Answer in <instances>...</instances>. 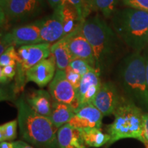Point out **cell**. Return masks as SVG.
<instances>
[{"mask_svg": "<svg viewBox=\"0 0 148 148\" xmlns=\"http://www.w3.org/2000/svg\"><path fill=\"white\" fill-rule=\"evenodd\" d=\"M116 76L128 99L140 108L148 110L145 57L136 52L127 56L120 62Z\"/></svg>", "mask_w": 148, "mask_h": 148, "instance_id": "obj_2", "label": "cell"}, {"mask_svg": "<svg viewBox=\"0 0 148 148\" xmlns=\"http://www.w3.org/2000/svg\"><path fill=\"white\" fill-rule=\"evenodd\" d=\"M75 109L71 105L53 101L52 110L49 119L57 129L69 122L75 113Z\"/></svg>", "mask_w": 148, "mask_h": 148, "instance_id": "obj_20", "label": "cell"}, {"mask_svg": "<svg viewBox=\"0 0 148 148\" xmlns=\"http://www.w3.org/2000/svg\"><path fill=\"white\" fill-rule=\"evenodd\" d=\"M65 1H66V0H47L48 3H49L51 8H52L53 10L60 6Z\"/></svg>", "mask_w": 148, "mask_h": 148, "instance_id": "obj_30", "label": "cell"}, {"mask_svg": "<svg viewBox=\"0 0 148 148\" xmlns=\"http://www.w3.org/2000/svg\"><path fill=\"white\" fill-rule=\"evenodd\" d=\"M49 92L54 101L71 105L75 110L78 108L77 90L66 79L64 70L57 69L49 84Z\"/></svg>", "mask_w": 148, "mask_h": 148, "instance_id": "obj_9", "label": "cell"}, {"mask_svg": "<svg viewBox=\"0 0 148 148\" xmlns=\"http://www.w3.org/2000/svg\"><path fill=\"white\" fill-rule=\"evenodd\" d=\"M116 86L112 82H104L101 84L92 101V104L103 116L113 114L121 100Z\"/></svg>", "mask_w": 148, "mask_h": 148, "instance_id": "obj_11", "label": "cell"}, {"mask_svg": "<svg viewBox=\"0 0 148 148\" xmlns=\"http://www.w3.org/2000/svg\"><path fill=\"white\" fill-rule=\"evenodd\" d=\"M114 121L108 126L110 144L120 139L136 138L144 143L147 140L144 134V114L142 109L128 99L121 100L114 112Z\"/></svg>", "mask_w": 148, "mask_h": 148, "instance_id": "obj_5", "label": "cell"}, {"mask_svg": "<svg viewBox=\"0 0 148 148\" xmlns=\"http://www.w3.org/2000/svg\"><path fill=\"white\" fill-rule=\"evenodd\" d=\"M146 58V77H147V82L148 84V55L145 57Z\"/></svg>", "mask_w": 148, "mask_h": 148, "instance_id": "obj_35", "label": "cell"}, {"mask_svg": "<svg viewBox=\"0 0 148 148\" xmlns=\"http://www.w3.org/2000/svg\"><path fill=\"white\" fill-rule=\"evenodd\" d=\"M79 131L85 145L90 147H101L109 143L110 140V136L103 133L101 128H88L80 130Z\"/></svg>", "mask_w": 148, "mask_h": 148, "instance_id": "obj_22", "label": "cell"}, {"mask_svg": "<svg viewBox=\"0 0 148 148\" xmlns=\"http://www.w3.org/2000/svg\"><path fill=\"white\" fill-rule=\"evenodd\" d=\"M112 27L122 42L134 52L148 47V12L127 8L112 16Z\"/></svg>", "mask_w": 148, "mask_h": 148, "instance_id": "obj_3", "label": "cell"}, {"mask_svg": "<svg viewBox=\"0 0 148 148\" xmlns=\"http://www.w3.org/2000/svg\"><path fill=\"white\" fill-rule=\"evenodd\" d=\"M82 32L93 50L95 69L101 73L107 72L118 56L119 38L99 16L86 18L82 24Z\"/></svg>", "mask_w": 148, "mask_h": 148, "instance_id": "obj_1", "label": "cell"}, {"mask_svg": "<svg viewBox=\"0 0 148 148\" xmlns=\"http://www.w3.org/2000/svg\"><path fill=\"white\" fill-rule=\"evenodd\" d=\"M40 27L36 21L14 27L1 40V55L10 46H23L41 43Z\"/></svg>", "mask_w": 148, "mask_h": 148, "instance_id": "obj_8", "label": "cell"}, {"mask_svg": "<svg viewBox=\"0 0 148 148\" xmlns=\"http://www.w3.org/2000/svg\"><path fill=\"white\" fill-rule=\"evenodd\" d=\"M40 27L42 42L51 43L58 41L64 37V26L57 10L52 14L36 21Z\"/></svg>", "mask_w": 148, "mask_h": 148, "instance_id": "obj_14", "label": "cell"}, {"mask_svg": "<svg viewBox=\"0 0 148 148\" xmlns=\"http://www.w3.org/2000/svg\"><path fill=\"white\" fill-rule=\"evenodd\" d=\"M69 1L77 9L81 18L83 21H85L84 18V3L85 0H69Z\"/></svg>", "mask_w": 148, "mask_h": 148, "instance_id": "obj_29", "label": "cell"}, {"mask_svg": "<svg viewBox=\"0 0 148 148\" xmlns=\"http://www.w3.org/2000/svg\"><path fill=\"white\" fill-rule=\"evenodd\" d=\"M18 124L24 139L42 148H54L57 142V128L51 119L36 113L26 101L16 102Z\"/></svg>", "mask_w": 148, "mask_h": 148, "instance_id": "obj_4", "label": "cell"}, {"mask_svg": "<svg viewBox=\"0 0 148 148\" xmlns=\"http://www.w3.org/2000/svg\"><path fill=\"white\" fill-rule=\"evenodd\" d=\"M17 52L15 50L14 46H10L7 48L6 50L1 55L0 57V66H3L16 64L17 62Z\"/></svg>", "mask_w": 148, "mask_h": 148, "instance_id": "obj_24", "label": "cell"}, {"mask_svg": "<svg viewBox=\"0 0 148 148\" xmlns=\"http://www.w3.org/2000/svg\"><path fill=\"white\" fill-rule=\"evenodd\" d=\"M0 148H14V143H9V142H1Z\"/></svg>", "mask_w": 148, "mask_h": 148, "instance_id": "obj_33", "label": "cell"}, {"mask_svg": "<svg viewBox=\"0 0 148 148\" xmlns=\"http://www.w3.org/2000/svg\"><path fill=\"white\" fill-rule=\"evenodd\" d=\"M69 66L82 77L85 74L95 69V68L92 67L91 65H90L86 61L80 58H75L72 60Z\"/></svg>", "mask_w": 148, "mask_h": 148, "instance_id": "obj_25", "label": "cell"}, {"mask_svg": "<svg viewBox=\"0 0 148 148\" xmlns=\"http://www.w3.org/2000/svg\"><path fill=\"white\" fill-rule=\"evenodd\" d=\"M51 54L55 59L57 69L64 71L69 66L73 58L68 47L66 36L51 45Z\"/></svg>", "mask_w": 148, "mask_h": 148, "instance_id": "obj_19", "label": "cell"}, {"mask_svg": "<svg viewBox=\"0 0 148 148\" xmlns=\"http://www.w3.org/2000/svg\"><path fill=\"white\" fill-rule=\"evenodd\" d=\"M100 74L101 72L99 70L95 69L82 77L77 90L78 108L92 103L102 84L100 79Z\"/></svg>", "mask_w": 148, "mask_h": 148, "instance_id": "obj_13", "label": "cell"}, {"mask_svg": "<svg viewBox=\"0 0 148 148\" xmlns=\"http://www.w3.org/2000/svg\"><path fill=\"white\" fill-rule=\"evenodd\" d=\"M147 148H148V147H147Z\"/></svg>", "mask_w": 148, "mask_h": 148, "instance_id": "obj_36", "label": "cell"}, {"mask_svg": "<svg viewBox=\"0 0 148 148\" xmlns=\"http://www.w3.org/2000/svg\"><path fill=\"white\" fill-rule=\"evenodd\" d=\"M103 116V114L92 103H89L76 109L73 116L68 123L79 130L101 128Z\"/></svg>", "mask_w": 148, "mask_h": 148, "instance_id": "obj_10", "label": "cell"}, {"mask_svg": "<svg viewBox=\"0 0 148 148\" xmlns=\"http://www.w3.org/2000/svg\"><path fill=\"white\" fill-rule=\"evenodd\" d=\"M66 73V79H68V81L73 85V87L75 89L78 90L79 87V85H80L81 80H82V76H81L79 73H77L76 71H75L74 70L71 69V67L69 66L66 69L64 70Z\"/></svg>", "mask_w": 148, "mask_h": 148, "instance_id": "obj_27", "label": "cell"}, {"mask_svg": "<svg viewBox=\"0 0 148 148\" xmlns=\"http://www.w3.org/2000/svg\"><path fill=\"white\" fill-rule=\"evenodd\" d=\"M45 8L44 0H10L1 14L3 20L18 23L38 16Z\"/></svg>", "mask_w": 148, "mask_h": 148, "instance_id": "obj_7", "label": "cell"}, {"mask_svg": "<svg viewBox=\"0 0 148 148\" xmlns=\"http://www.w3.org/2000/svg\"><path fill=\"white\" fill-rule=\"evenodd\" d=\"M144 121V134H145V137L148 142V113L144 114L143 116Z\"/></svg>", "mask_w": 148, "mask_h": 148, "instance_id": "obj_31", "label": "cell"}, {"mask_svg": "<svg viewBox=\"0 0 148 148\" xmlns=\"http://www.w3.org/2000/svg\"><path fill=\"white\" fill-rule=\"evenodd\" d=\"M16 75V64L0 67V79L1 83H6Z\"/></svg>", "mask_w": 148, "mask_h": 148, "instance_id": "obj_26", "label": "cell"}, {"mask_svg": "<svg viewBox=\"0 0 148 148\" xmlns=\"http://www.w3.org/2000/svg\"><path fill=\"white\" fill-rule=\"evenodd\" d=\"M14 148H34L32 146L28 145L25 142L21 141V140H18V141L14 142Z\"/></svg>", "mask_w": 148, "mask_h": 148, "instance_id": "obj_32", "label": "cell"}, {"mask_svg": "<svg viewBox=\"0 0 148 148\" xmlns=\"http://www.w3.org/2000/svg\"><path fill=\"white\" fill-rule=\"evenodd\" d=\"M10 0H0V7H1V10H3L5 8L7 4L9 3Z\"/></svg>", "mask_w": 148, "mask_h": 148, "instance_id": "obj_34", "label": "cell"}, {"mask_svg": "<svg viewBox=\"0 0 148 148\" xmlns=\"http://www.w3.org/2000/svg\"><path fill=\"white\" fill-rule=\"evenodd\" d=\"M116 0H85L84 18L86 19L92 11L99 12L106 18L114 14Z\"/></svg>", "mask_w": 148, "mask_h": 148, "instance_id": "obj_21", "label": "cell"}, {"mask_svg": "<svg viewBox=\"0 0 148 148\" xmlns=\"http://www.w3.org/2000/svg\"><path fill=\"white\" fill-rule=\"evenodd\" d=\"M57 142L59 148H86L80 131L69 123L58 128Z\"/></svg>", "mask_w": 148, "mask_h": 148, "instance_id": "obj_18", "label": "cell"}, {"mask_svg": "<svg viewBox=\"0 0 148 148\" xmlns=\"http://www.w3.org/2000/svg\"><path fill=\"white\" fill-rule=\"evenodd\" d=\"M55 10L58 11L60 16L65 36L79 29L84 22L79 16L77 9L69 2V0H66Z\"/></svg>", "mask_w": 148, "mask_h": 148, "instance_id": "obj_16", "label": "cell"}, {"mask_svg": "<svg viewBox=\"0 0 148 148\" xmlns=\"http://www.w3.org/2000/svg\"><path fill=\"white\" fill-rule=\"evenodd\" d=\"M122 2L130 8L148 12V0H122Z\"/></svg>", "mask_w": 148, "mask_h": 148, "instance_id": "obj_28", "label": "cell"}, {"mask_svg": "<svg viewBox=\"0 0 148 148\" xmlns=\"http://www.w3.org/2000/svg\"><path fill=\"white\" fill-rule=\"evenodd\" d=\"M26 102L36 113L50 117L53 100L49 92L44 90H36L29 93Z\"/></svg>", "mask_w": 148, "mask_h": 148, "instance_id": "obj_17", "label": "cell"}, {"mask_svg": "<svg viewBox=\"0 0 148 148\" xmlns=\"http://www.w3.org/2000/svg\"><path fill=\"white\" fill-rule=\"evenodd\" d=\"M66 37L73 60L75 58L82 59L86 61L92 67L95 68L93 50L87 38L82 32V27Z\"/></svg>", "mask_w": 148, "mask_h": 148, "instance_id": "obj_12", "label": "cell"}, {"mask_svg": "<svg viewBox=\"0 0 148 148\" xmlns=\"http://www.w3.org/2000/svg\"><path fill=\"white\" fill-rule=\"evenodd\" d=\"M18 121L16 120L9 121L0 127V141L14 139L16 136V127Z\"/></svg>", "mask_w": 148, "mask_h": 148, "instance_id": "obj_23", "label": "cell"}, {"mask_svg": "<svg viewBox=\"0 0 148 148\" xmlns=\"http://www.w3.org/2000/svg\"><path fill=\"white\" fill-rule=\"evenodd\" d=\"M55 59L51 54L49 58L40 61L25 73L26 82H32L40 87H44L51 82L56 74Z\"/></svg>", "mask_w": 148, "mask_h": 148, "instance_id": "obj_15", "label": "cell"}, {"mask_svg": "<svg viewBox=\"0 0 148 148\" xmlns=\"http://www.w3.org/2000/svg\"><path fill=\"white\" fill-rule=\"evenodd\" d=\"M16 78L15 92L23 90L26 82L25 73L27 70L36 65L40 61L49 58L51 56L50 43L41 42L21 46L16 51Z\"/></svg>", "mask_w": 148, "mask_h": 148, "instance_id": "obj_6", "label": "cell"}]
</instances>
